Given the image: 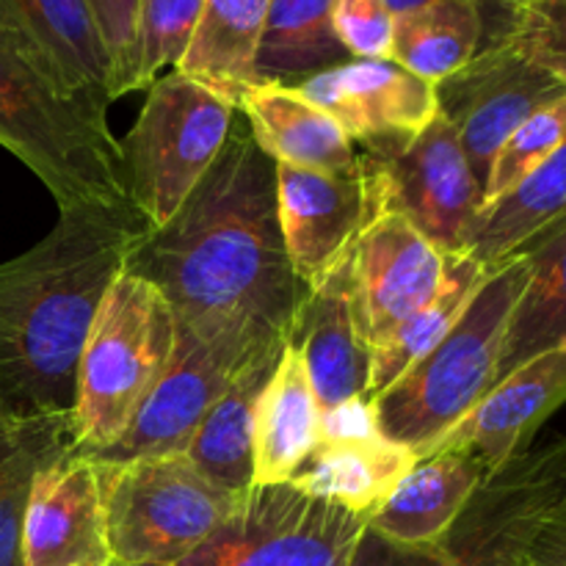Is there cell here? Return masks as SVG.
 <instances>
[{"label": "cell", "instance_id": "cell-24", "mask_svg": "<svg viewBox=\"0 0 566 566\" xmlns=\"http://www.w3.org/2000/svg\"><path fill=\"white\" fill-rule=\"evenodd\" d=\"M517 254L528 260V282L509 318L492 387L528 359L566 346V216L531 238Z\"/></svg>", "mask_w": 566, "mask_h": 566}, {"label": "cell", "instance_id": "cell-2", "mask_svg": "<svg viewBox=\"0 0 566 566\" xmlns=\"http://www.w3.org/2000/svg\"><path fill=\"white\" fill-rule=\"evenodd\" d=\"M147 232L130 202L59 210L53 230L0 263V412L70 418L97 310Z\"/></svg>", "mask_w": 566, "mask_h": 566}, {"label": "cell", "instance_id": "cell-32", "mask_svg": "<svg viewBox=\"0 0 566 566\" xmlns=\"http://www.w3.org/2000/svg\"><path fill=\"white\" fill-rule=\"evenodd\" d=\"M202 6L205 0H142L133 92L149 88L166 66H180L202 20Z\"/></svg>", "mask_w": 566, "mask_h": 566}, {"label": "cell", "instance_id": "cell-7", "mask_svg": "<svg viewBox=\"0 0 566 566\" xmlns=\"http://www.w3.org/2000/svg\"><path fill=\"white\" fill-rule=\"evenodd\" d=\"M92 462L103 495L111 566L180 562L241 501V495L221 490L202 475L188 453Z\"/></svg>", "mask_w": 566, "mask_h": 566}, {"label": "cell", "instance_id": "cell-33", "mask_svg": "<svg viewBox=\"0 0 566 566\" xmlns=\"http://www.w3.org/2000/svg\"><path fill=\"white\" fill-rule=\"evenodd\" d=\"M566 142V94L531 114L495 155L484 186V208L506 197Z\"/></svg>", "mask_w": 566, "mask_h": 566}, {"label": "cell", "instance_id": "cell-38", "mask_svg": "<svg viewBox=\"0 0 566 566\" xmlns=\"http://www.w3.org/2000/svg\"><path fill=\"white\" fill-rule=\"evenodd\" d=\"M381 434L374 398L357 396L321 412V440H357Z\"/></svg>", "mask_w": 566, "mask_h": 566}, {"label": "cell", "instance_id": "cell-16", "mask_svg": "<svg viewBox=\"0 0 566 566\" xmlns=\"http://www.w3.org/2000/svg\"><path fill=\"white\" fill-rule=\"evenodd\" d=\"M22 566H111L97 468L72 448L33 475Z\"/></svg>", "mask_w": 566, "mask_h": 566}, {"label": "cell", "instance_id": "cell-35", "mask_svg": "<svg viewBox=\"0 0 566 566\" xmlns=\"http://www.w3.org/2000/svg\"><path fill=\"white\" fill-rule=\"evenodd\" d=\"M111 61V99L133 92L142 0H86Z\"/></svg>", "mask_w": 566, "mask_h": 566}, {"label": "cell", "instance_id": "cell-39", "mask_svg": "<svg viewBox=\"0 0 566 566\" xmlns=\"http://www.w3.org/2000/svg\"><path fill=\"white\" fill-rule=\"evenodd\" d=\"M387 6H390V11L392 14H407V11H415V9H423V6H429V3H437V0H385ZM481 3V0H479ZM484 6V3H481Z\"/></svg>", "mask_w": 566, "mask_h": 566}, {"label": "cell", "instance_id": "cell-5", "mask_svg": "<svg viewBox=\"0 0 566 566\" xmlns=\"http://www.w3.org/2000/svg\"><path fill=\"white\" fill-rule=\"evenodd\" d=\"M177 346V315L164 293L122 271L105 293L77 365L72 451L114 446L164 379Z\"/></svg>", "mask_w": 566, "mask_h": 566}, {"label": "cell", "instance_id": "cell-27", "mask_svg": "<svg viewBox=\"0 0 566 566\" xmlns=\"http://www.w3.org/2000/svg\"><path fill=\"white\" fill-rule=\"evenodd\" d=\"M335 0H271L254 55V81L296 86L352 55L332 25Z\"/></svg>", "mask_w": 566, "mask_h": 566}, {"label": "cell", "instance_id": "cell-13", "mask_svg": "<svg viewBox=\"0 0 566 566\" xmlns=\"http://www.w3.org/2000/svg\"><path fill=\"white\" fill-rule=\"evenodd\" d=\"M434 92L440 116L457 130L470 169L484 188L506 138L531 114L564 97L566 86L503 39H486L475 59L437 83Z\"/></svg>", "mask_w": 566, "mask_h": 566}, {"label": "cell", "instance_id": "cell-29", "mask_svg": "<svg viewBox=\"0 0 566 566\" xmlns=\"http://www.w3.org/2000/svg\"><path fill=\"white\" fill-rule=\"evenodd\" d=\"M486 39L479 0H437L396 17L390 59L437 86L475 59Z\"/></svg>", "mask_w": 566, "mask_h": 566}, {"label": "cell", "instance_id": "cell-4", "mask_svg": "<svg viewBox=\"0 0 566 566\" xmlns=\"http://www.w3.org/2000/svg\"><path fill=\"white\" fill-rule=\"evenodd\" d=\"M525 282V254L503 260L490 271L451 332L374 398L376 420L387 440L423 459L492 390L509 318Z\"/></svg>", "mask_w": 566, "mask_h": 566}, {"label": "cell", "instance_id": "cell-31", "mask_svg": "<svg viewBox=\"0 0 566 566\" xmlns=\"http://www.w3.org/2000/svg\"><path fill=\"white\" fill-rule=\"evenodd\" d=\"M70 448V418L14 420L0 412V566H22V520L33 475Z\"/></svg>", "mask_w": 566, "mask_h": 566}, {"label": "cell", "instance_id": "cell-11", "mask_svg": "<svg viewBox=\"0 0 566 566\" xmlns=\"http://www.w3.org/2000/svg\"><path fill=\"white\" fill-rule=\"evenodd\" d=\"M379 180L368 155L352 171H315L276 164V213L287 260L313 293L346 269L359 235L381 208Z\"/></svg>", "mask_w": 566, "mask_h": 566}, {"label": "cell", "instance_id": "cell-34", "mask_svg": "<svg viewBox=\"0 0 566 566\" xmlns=\"http://www.w3.org/2000/svg\"><path fill=\"white\" fill-rule=\"evenodd\" d=\"M486 39H503L566 86V0H525L503 11Z\"/></svg>", "mask_w": 566, "mask_h": 566}, {"label": "cell", "instance_id": "cell-1", "mask_svg": "<svg viewBox=\"0 0 566 566\" xmlns=\"http://www.w3.org/2000/svg\"><path fill=\"white\" fill-rule=\"evenodd\" d=\"M125 271L158 287L193 332L252 326L285 340L307 298L282 241L276 160L232 130L182 208L144 232Z\"/></svg>", "mask_w": 566, "mask_h": 566}, {"label": "cell", "instance_id": "cell-26", "mask_svg": "<svg viewBox=\"0 0 566 566\" xmlns=\"http://www.w3.org/2000/svg\"><path fill=\"white\" fill-rule=\"evenodd\" d=\"M271 0H205L202 20L177 72L221 94L238 108L243 92L258 86L254 55Z\"/></svg>", "mask_w": 566, "mask_h": 566}, {"label": "cell", "instance_id": "cell-36", "mask_svg": "<svg viewBox=\"0 0 566 566\" xmlns=\"http://www.w3.org/2000/svg\"><path fill=\"white\" fill-rule=\"evenodd\" d=\"M332 25L352 59H390L396 14L385 0H335Z\"/></svg>", "mask_w": 566, "mask_h": 566}, {"label": "cell", "instance_id": "cell-20", "mask_svg": "<svg viewBox=\"0 0 566 566\" xmlns=\"http://www.w3.org/2000/svg\"><path fill=\"white\" fill-rule=\"evenodd\" d=\"M254 144L276 164L315 171H352L359 155L335 119L298 88L258 83L238 99Z\"/></svg>", "mask_w": 566, "mask_h": 566}, {"label": "cell", "instance_id": "cell-6", "mask_svg": "<svg viewBox=\"0 0 566 566\" xmlns=\"http://www.w3.org/2000/svg\"><path fill=\"white\" fill-rule=\"evenodd\" d=\"M431 545L459 566H566V437L486 473Z\"/></svg>", "mask_w": 566, "mask_h": 566}, {"label": "cell", "instance_id": "cell-30", "mask_svg": "<svg viewBox=\"0 0 566 566\" xmlns=\"http://www.w3.org/2000/svg\"><path fill=\"white\" fill-rule=\"evenodd\" d=\"M566 216V142L506 197L481 210L468 254L497 269L531 238Z\"/></svg>", "mask_w": 566, "mask_h": 566}, {"label": "cell", "instance_id": "cell-15", "mask_svg": "<svg viewBox=\"0 0 566 566\" xmlns=\"http://www.w3.org/2000/svg\"><path fill=\"white\" fill-rule=\"evenodd\" d=\"M293 88L326 111L370 158L401 149L440 114L434 86L392 59H348Z\"/></svg>", "mask_w": 566, "mask_h": 566}, {"label": "cell", "instance_id": "cell-3", "mask_svg": "<svg viewBox=\"0 0 566 566\" xmlns=\"http://www.w3.org/2000/svg\"><path fill=\"white\" fill-rule=\"evenodd\" d=\"M0 144L53 193L59 210L127 205L125 160L108 111L61 92L0 33Z\"/></svg>", "mask_w": 566, "mask_h": 566}, {"label": "cell", "instance_id": "cell-25", "mask_svg": "<svg viewBox=\"0 0 566 566\" xmlns=\"http://www.w3.org/2000/svg\"><path fill=\"white\" fill-rule=\"evenodd\" d=\"M282 343L265 348L238 374L224 396L205 415L186 451L188 459L202 470V475L235 495H247L252 490L254 415H258L263 387L269 385L276 368Z\"/></svg>", "mask_w": 566, "mask_h": 566}, {"label": "cell", "instance_id": "cell-18", "mask_svg": "<svg viewBox=\"0 0 566 566\" xmlns=\"http://www.w3.org/2000/svg\"><path fill=\"white\" fill-rule=\"evenodd\" d=\"M0 33L61 92L108 111L111 61L86 0H0Z\"/></svg>", "mask_w": 566, "mask_h": 566}, {"label": "cell", "instance_id": "cell-37", "mask_svg": "<svg viewBox=\"0 0 566 566\" xmlns=\"http://www.w3.org/2000/svg\"><path fill=\"white\" fill-rule=\"evenodd\" d=\"M352 566H459L442 556L434 545H403L376 534L365 525L354 547Z\"/></svg>", "mask_w": 566, "mask_h": 566}, {"label": "cell", "instance_id": "cell-19", "mask_svg": "<svg viewBox=\"0 0 566 566\" xmlns=\"http://www.w3.org/2000/svg\"><path fill=\"white\" fill-rule=\"evenodd\" d=\"M285 340L302 354L321 412L365 396L368 352L354 329L348 263L324 287L307 293Z\"/></svg>", "mask_w": 566, "mask_h": 566}, {"label": "cell", "instance_id": "cell-40", "mask_svg": "<svg viewBox=\"0 0 566 566\" xmlns=\"http://www.w3.org/2000/svg\"><path fill=\"white\" fill-rule=\"evenodd\" d=\"M481 3H484L486 11L492 9L495 14H501V11H509V9H514V6L525 3V0H481Z\"/></svg>", "mask_w": 566, "mask_h": 566}, {"label": "cell", "instance_id": "cell-23", "mask_svg": "<svg viewBox=\"0 0 566 566\" xmlns=\"http://www.w3.org/2000/svg\"><path fill=\"white\" fill-rule=\"evenodd\" d=\"M418 464L409 448L385 434L357 440H318L291 484L298 492L370 517L392 486Z\"/></svg>", "mask_w": 566, "mask_h": 566}, {"label": "cell", "instance_id": "cell-10", "mask_svg": "<svg viewBox=\"0 0 566 566\" xmlns=\"http://www.w3.org/2000/svg\"><path fill=\"white\" fill-rule=\"evenodd\" d=\"M282 337L252 326L221 332H193L177 324V346L164 379L138 409L130 429L103 453L99 462H127L138 457L186 453L205 415L213 409L243 368Z\"/></svg>", "mask_w": 566, "mask_h": 566}, {"label": "cell", "instance_id": "cell-22", "mask_svg": "<svg viewBox=\"0 0 566 566\" xmlns=\"http://www.w3.org/2000/svg\"><path fill=\"white\" fill-rule=\"evenodd\" d=\"M484 475V464L468 453L448 451L418 459L370 512L368 528L403 545L437 542L451 528Z\"/></svg>", "mask_w": 566, "mask_h": 566}, {"label": "cell", "instance_id": "cell-12", "mask_svg": "<svg viewBox=\"0 0 566 566\" xmlns=\"http://www.w3.org/2000/svg\"><path fill=\"white\" fill-rule=\"evenodd\" d=\"M370 164L387 208L401 213L446 258L468 254L484 210V188L457 130L440 114L412 142Z\"/></svg>", "mask_w": 566, "mask_h": 566}, {"label": "cell", "instance_id": "cell-14", "mask_svg": "<svg viewBox=\"0 0 566 566\" xmlns=\"http://www.w3.org/2000/svg\"><path fill=\"white\" fill-rule=\"evenodd\" d=\"M448 260L401 213L387 205L376 210L348 258L352 318L365 352L440 291Z\"/></svg>", "mask_w": 566, "mask_h": 566}, {"label": "cell", "instance_id": "cell-8", "mask_svg": "<svg viewBox=\"0 0 566 566\" xmlns=\"http://www.w3.org/2000/svg\"><path fill=\"white\" fill-rule=\"evenodd\" d=\"M235 111L230 99L177 70L149 83L136 125L119 142L127 199L149 230L164 227L213 166Z\"/></svg>", "mask_w": 566, "mask_h": 566}, {"label": "cell", "instance_id": "cell-17", "mask_svg": "<svg viewBox=\"0 0 566 566\" xmlns=\"http://www.w3.org/2000/svg\"><path fill=\"white\" fill-rule=\"evenodd\" d=\"M566 401V346L539 354L497 381L431 453H468L486 473L531 446L539 426Z\"/></svg>", "mask_w": 566, "mask_h": 566}, {"label": "cell", "instance_id": "cell-9", "mask_svg": "<svg viewBox=\"0 0 566 566\" xmlns=\"http://www.w3.org/2000/svg\"><path fill=\"white\" fill-rule=\"evenodd\" d=\"M365 514L296 486H252L230 517L180 562L160 566H352Z\"/></svg>", "mask_w": 566, "mask_h": 566}, {"label": "cell", "instance_id": "cell-28", "mask_svg": "<svg viewBox=\"0 0 566 566\" xmlns=\"http://www.w3.org/2000/svg\"><path fill=\"white\" fill-rule=\"evenodd\" d=\"M486 276H490V269L481 265L475 258H470V254H459V258L448 260V274L442 280L440 291L418 313L401 321L379 346L368 352L365 396L376 398L392 381L401 379L415 363H420L451 332V326L468 310L470 298L479 293Z\"/></svg>", "mask_w": 566, "mask_h": 566}, {"label": "cell", "instance_id": "cell-21", "mask_svg": "<svg viewBox=\"0 0 566 566\" xmlns=\"http://www.w3.org/2000/svg\"><path fill=\"white\" fill-rule=\"evenodd\" d=\"M318 440V401L302 354L285 340L254 415L252 486L287 484Z\"/></svg>", "mask_w": 566, "mask_h": 566}]
</instances>
